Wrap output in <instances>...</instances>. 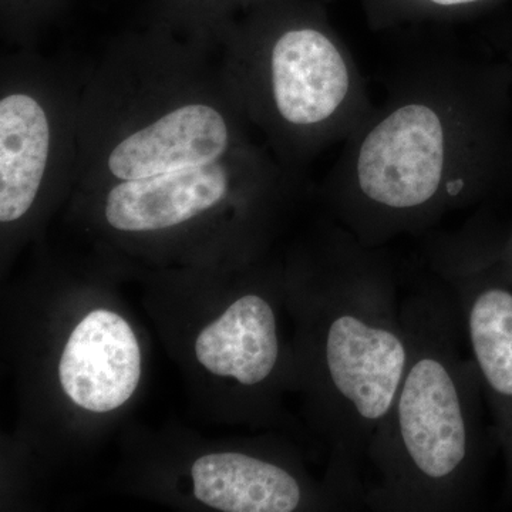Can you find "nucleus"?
Instances as JSON below:
<instances>
[{
    "instance_id": "obj_1",
    "label": "nucleus",
    "mask_w": 512,
    "mask_h": 512,
    "mask_svg": "<svg viewBox=\"0 0 512 512\" xmlns=\"http://www.w3.org/2000/svg\"><path fill=\"white\" fill-rule=\"evenodd\" d=\"M293 174L248 119L214 47L143 36L89 69L76 177L86 187L269 200Z\"/></svg>"
},
{
    "instance_id": "obj_2",
    "label": "nucleus",
    "mask_w": 512,
    "mask_h": 512,
    "mask_svg": "<svg viewBox=\"0 0 512 512\" xmlns=\"http://www.w3.org/2000/svg\"><path fill=\"white\" fill-rule=\"evenodd\" d=\"M483 103L457 49L414 57L343 144L328 198L340 227L383 248L476 202L487 188Z\"/></svg>"
},
{
    "instance_id": "obj_3",
    "label": "nucleus",
    "mask_w": 512,
    "mask_h": 512,
    "mask_svg": "<svg viewBox=\"0 0 512 512\" xmlns=\"http://www.w3.org/2000/svg\"><path fill=\"white\" fill-rule=\"evenodd\" d=\"M402 318L406 369L367 448L362 503L389 512L473 510L488 439L458 303L443 279H433L402 299Z\"/></svg>"
},
{
    "instance_id": "obj_4",
    "label": "nucleus",
    "mask_w": 512,
    "mask_h": 512,
    "mask_svg": "<svg viewBox=\"0 0 512 512\" xmlns=\"http://www.w3.org/2000/svg\"><path fill=\"white\" fill-rule=\"evenodd\" d=\"M312 387L333 447V484L362 503L367 448L407 363L396 272L343 227L323 244L311 296Z\"/></svg>"
},
{
    "instance_id": "obj_5",
    "label": "nucleus",
    "mask_w": 512,
    "mask_h": 512,
    "mask_svg": "<svg viewBox=\"0 0 512 512\" xmlns=\"http://www.w3.org/2000/svg\"><path fill=\"white\" fill-rule=\"evenodd\" d=\"M215 49L248 119L295 174L375 110L349 47L318 25L231 33Z\"/></svg>"
},
{
    "instance_id": "obj_6",
    "label": "nucleus",
    "mask_w": 512,
    "mask_h": 512,
    "mask_svg": "<svg viewBox=\"0 0 512 512\" xmlns=\"http://www.w3.org/2000/svg\"><path fill=\"white\" fill-rule=\"evenodd\" d=\"M89 69L20 47L0 73V222L25 220L43 191L77 177L79 120Z\"/></svg>"
},
{
    "instance_id": "obj_7",
    "label": "nucleus",
    "mask_w": 512,
    "mask_h": 512,
    "mask_svg": "<svg viewBox=\"0 0 512 512\" xmlns=\"http://www.w3.org/2000/svg\"><path fill=\"white\" fill-rule=\"evenodd\" d=\"M433 266L458 303L495 441L504 457L505 494L512 500V286L466 234L440 245Z\"/></svg>"
},
{
    "instance_id": "obj_8",
    "label": "nucleus",
    "mask_w": 512,
    "mask_h": 512,
    "mask_svg": "<svg viewBox=\"0 0 512 512\" xmlns=\"http://www.w3.org/2000/svg\"><path fill=\"white\" fill-rule=\"evenodd\" d=\"M60 383L76 406L109 413L128 402L141 377V350L119 313L97 309L74 328L59 363Z\"/></svg>"
},
{
    "instance_id": "obj_9",
    "label": "nucleus",
    "mask_w": 512,
    "mask_h": 512,
    "mask_svg": "<svg viewBox=\"0 0 512 512\" xmlns=\"http://www.w3.org/2000/svg\"><path fill=\"white\" fill-rule=\"evenodd\" d=\"M195 356L212 375L231 377L241 386L269 383L281 357L278 318L271 301L247 293L232 302L201 330Z\"/></svg>"
},
{
    "instance_id": "obj_10",
    "label": "nucleus",
    "mask_w": 512,
    "mask_h": 512,
    "mask_svg": "<svg viewBox=\"0 0 512 512\" xmlns=\"http://www.w3.org/2000/svg\"><path fill=\"white\" fill-rule=\"evenodd\" d=\"M191 476L195 498L218 511L292 512L305 498L291 470L244 453L202 456Z\"/></svg>"
},
{
    "instance_id": "obj_11",
    "label": "nucleus",
    "mask_w": 512,
    "mask_h": 512,
    "mask_svg": "<svg viewBox=\"0 0 512 512\" xmlns=\"http://www.w3.org/2000/svg\"><path fill=\"white\" fill-rule=\"evenodd\" d=\"M433 5L443 6V8H456V6L471 5V3L480 2V0H427Z\"/></svg>"
}]
</instances>
